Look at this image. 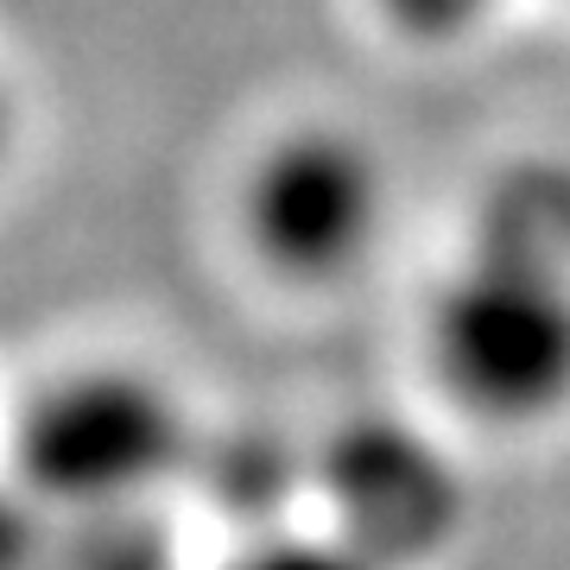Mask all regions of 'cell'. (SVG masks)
Wrapping results in <instances>:
<instances>
[{"label": "cell", "instance_id": "6da1fadb", "mask_svg": "<svg viewBox=\"0 0 570 570\" xmlns=\"http://www.w3.org/2000/svg\"><path fill=\"white\" fill-rule=\"evenodd\" d=\"M431 367L489 425H546L570 406V266L469 247L438 292Z\"/></svg>", "mask_w": 570, "mask_h": 570}, {"label": "cell", "instance_id": "7a4b0ae2", "mask_svg": "<svg viewBox=\"0 0 570 570\" xmlns=\"http://www.w3.org/2000/svg\"><path fill=\"white\" fill-rule=\"evenodd\" d=\"M190 456L178 400L134 367L63 374L20 412L13 482L45 508L127 513Z\"/></svg>", "mask_w": 570, "mask_h": 570}, {"label": "cell", "instance_id": "3957f363", "mask_svg": "<svg viewBox=\"0 0 570 570\" xmlns=\"http://www.w3.org/2000/svg\"><path fill=\"white\" fill-rule=\"evenodd\" d=\"M330 532L381 570H412L463 532V475L406 419H348L317 450Z\"/></svg>", "mask_w": 570, "mask_h": 570}, {"label": "cell", "instance_id": "277c9868", "mask_svg": "<svg viewBox=\"0 0 570 570\" xmlns=\"http://www.w3.org/2000/svg\"><path fill=\"white\" fill-rule=\"evenodd\" d=\"M381 165L336 127L279 140L247 178V235L285 279H343L381 235Z\"/></svg>", "mask_w": 570, "mask_h": 570}, {"label": "cell", "instance_id": "5b68a950", "mask_svg": "<svg viewBox=\"0 0 570 570\" xmlns=\"http://www.w3.org/2000/svg\"><path fill=\"white\" fill-rule=\"evenodd\" d=\"M475 247L527 254V261L570 266V171L564 165H520L489 190Z\"/></svg>", "mask_w": 570, "mask_h": 570}, {"label": "cell", "instance_id": "8992f818", "mask_svg": "<svg viewBox=\"0 0 570 570\" xmlns=\"http://www.w3.org/2000/svg\"><path fill=\"white\" fill-rule=\"evenodd\" d=\"M298 475H305V469L292 463L273 438H261V431H235V438H223L216 456L204 463L209 494H216V508H228V513H273V508H285V494H292Z\"/></svg>", "mask_w": 570, "mask_h": 570}, {"label": "cell", "instance_id": "52a82bcc", "mask_svg": "<svg viewBox=\"0 0 570 570\" xmlns=\"http://www.w3.org/2000/svg\"><path fill=\"white\" fill-rule=\"evenodd\" d=\"M228 570H381V564L362 558V551L348 546V539H336V532H285V527H273Z\"/></svg>", "mask_w": 570, "mask_h": 570}, {"label": "cell", "instance_id": "ba28073f", "mask_svg": "<svg viewBox=\"0 0 570 570\" xmlns=\"http://www.w3.org/2000/svg\"><path fill=\"white\" fill-rule=\"evenodd\" d=\"M39 558V508L20 482H0V570H32Z\"/></svg>", "mask_w": 570, "mask_h": 570}, {"label": "cell", "instance_id": "9c48e42d", "mask_svg": "<svg viewBox=\"0 0 570 570\" xmlns=\"http://www.w3.org/2000/svg\"><path fill=\"white\" fill-rule=\"evenodd\" d=\"M381 7L406 32H419V39H450V32H463V26L482 20L494 0H381Z\"/></svg>", "mask_w": 570, "mask_h": 570}, {"label": "cell", "instance_id": "30bf717a", "mask_svg": "<svg viewBox=\"0 0 570 570\" xmlns=\"http://www.w3.org/2000/svg\"><path fill=\"white\" fill-rule=\"evenodd\" d=\"M7 127H13V115H7V96H0V153H7Z\"/></svg>", "mask_w": 570, "mask_h": 570}]
</instances>
